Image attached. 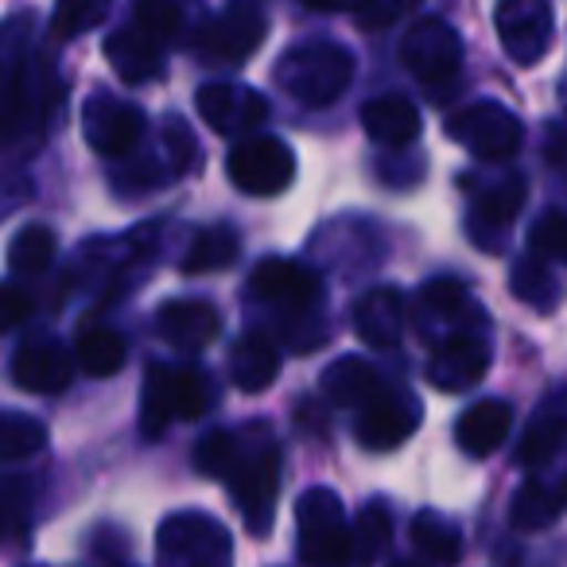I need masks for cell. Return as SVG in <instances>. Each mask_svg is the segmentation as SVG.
<instances>
[{
    "instance_id": "1",
    "label": "cell",
    "mask_w": 567,
    "mask_h": 567,
    "mask_svg": "<svg viewBox=\"0 0 567 567\" xmlns=\"http://www.w3.org/2000/svg\"><path fill=\"white\" fill-rule=\"evenodd\" d=\"M195 466L206 478H218L234 489L252 536L272 528L276 494H280V447L265 424L249 427H214L198 440Z\"/></svg>"
},
{
    "instance_id": "2",
    "label": "cell",
    "mask_w": 567,
    "mask_h": 567,
    "mask_svg": "<svg viewBox=\"0 0 567 567\" xmlns=\"http://www.w3.org/2000/svg\"><path fill=\"white\" fill-rule=\"evenodd\" d=\"M276 82L308 110H327L354 82V55L331 40L296 43L276 63Z\"/></svg>"
},
{
    "instance_id": "3",
    "label": "cell",
    "mask_w": 567,
    "mask_h": 567,
    "mask_svg": "<svg viewBox=\"0 0 567 567\" xmlns=\"http://www.w3.org/2000/svg\"><path fill=\"white\" fill-rule=\"evenodd\" d=\"M156 556L175 567H221L234 559V540L210 513L183 509L159 520Z\"/></svg>"
},
{
    "instance_id": "4",
    "label": "cell",
    "mask_w": 567,
    "mask_h": 567,
    "mask_svg": "<svg viewBox=\"0 0 567 567\" xmlns=\"http://www.w3.org/2000/svg\"><path fill=\"white\" fill-rule=\"evenodd\" d=\"M296 533H300L303 564H347L350 559V520L334 489H303L296 502Z\"/></svg>"
},
{
    "instance_id": "5",
    "label": "cell",
    "mask_w": 567,
    "mask_h": 567,
    "mask_svg": "<svg viewBox=\"0 0 567 567\" xmlns=\"http://www.w3.org/2000/svg\"><path fill=\"white\" fill-rule=\"evenodd\" d=\"M226 172L237 190L257 198H272L296 179V156L280 136L245 133L234 144V152H229Z\"/></svg>"
},
{
    "instance_id": "6",
    "label": "cell",
    "mask_w": 567,
    "mask_h": 567,
    "mask_svg": "<svg viewBox=\"0 0 567 567\" xmlns=\"http://www.w3.org/2000/svg\"><path fill=\"white\" fill-rule=\"evenodd\" d=\"M447 133H451V141L463 144L471 156L486 159V164L513 159L520 152V141H525L520 117L497 102H474V105H466V110L451 113Z\"/></svg>"
},
{
    "instance_id": "7",
    "label": "cell",
    "mask_w": 567,
    "mask_h": 567,
    "mask_svg": "<svg viewBox=\"0 0 567 567\" xmlns=\"http://www.w3.org/2000/svg\"><path fill=\"white\" fill-rule=\"evenodd\" d=\"M249 292L265 308L292 319H303L308 311L323 308V280L308 265H300V260H284V257L260 260L249 276Z\"/></svg>"
},
{
    "instance_id": "8",
    "label": "cell",
    "mask_w": 567,
    "mask_h": 567,
    "mask_svg": "<svg viewBox=\"0 0 567 567\" xmlns=\"http://www.w3.org/2000/svg\"><path fill=\"white\" fill-rule=\"evenodd\" d=\"M494 28L505 55L520 66H533L551 51L556 12H551V0H502L494 12Z\"/></svg>"
},
{
    "instance_id": "9",
    "label": "cell",
    "mask_w": 567,
    "mask_h": 567,
    "mask_svg": "<svg viewBox=\"0 0 567 567\" xmlns=\"http://www.w3.org/2000/svg\"><path fill=\"white\" fill-rule=\"evenodd\" d=\"M144 128H148V117H144L141 105L121 102L117 94H90V102L82 105V133H86V144L97 152V156L121 159L144 141Z\"/></svg>"
},
{
    "instance_id": "10",
    "label": "cell",
    "mask_w": 567,
    "mask_h": 567,
    "mask_svg": "<svg viewBox=\"0 0 567 567\" xmlns=\"http://www.w3.org/2000/svg\"><path fill=\"white\" fill-rule=\"evenodd\" d=\"M401 63L404 71L416 74L424 86H443V82L458 79L463 66V40L447 20H420L412 24V32L401 40Z\"/></svg>"
},
{
    "instance_id": "11",
    "label": "cell",
    "mask_w": 567,
    "mask_h": 567,
    "mask_svg": "<svg viewBox=\"0 0 567 567\" xmlns=\"http://www.w3.org/2000/svg\"><path fill=\"white\" fill-rule=\"evenodd\" d=\"M268 35V17L249 4V0H234L226 12L210 20L198 35V51H203L210 63L241 66L257 55V48Z\"/></svg>"
},
{
    "instance_id": "12",
    "label": "cell",
    "mask_w": 567,
    "mask_h": 567,
    "mask_svg": "<svg viewBox=\"0 0 567 567\" xmlns=\"http://www.w3.org/2000/svg\"><path fill=\"white\" fill-rule=\"evenodd\" d=\"M195 110L218 136L257 133L268 121V102L252 86L241 82H206L195 94Z\"/></svg>"
},
{
    "instance_id": "13",
    "label": "cell",
    "mask_w": 567,
    "mask_h": 567,
    "mask_svg": "<svg viewBox=\"0 0 567 567\" xmlns=\"http://www.w3.org/2000/svg\"><path fill=\"white\" fill-rule=\"evenodd\" d=\"M489 342L474 331H455L443 342H435L432 358H427V381L443 393H466V389L482 385L489 373Z\"/></svg>"
},
{
    "instance_id": "14",
    "label": "cell",
    "mask_w": 567,
    "mask_h": 567,
    "mask_svg": "<svg viewBox=\"0 0 567 567\" xmlns=\"http://www.w3.org/2000/svg\"><path fill=\"white\" fill-rule=\"evenodd\" d=\"M420 427V401L404 389H381L362 404L358 416V443L365 451H393Z\"/></svg>"
},
{
    "instance_id": "15",
    "label": "cell",
    "mask_w": 567,
    "mask_h": 567,
    "mask_svg": "<svg viewBox=\"0 0 567 567\" xmlns=\"http://www.w3.org/2000/svg\"><path fill=\"white\" fill-rule=\"evenodd\" d=\"M12 381H17L24 393H63L74 381V358L66 350V342H59L55 334H40V339H28L24 347L12 358Z\"/></svg>"
},
{
    "instance_id": "16",
    "label": "cell",
    "mask_w": 567,
    "mask_h": 567,
    "mask_svg": "<svg viewBox=\"0 0 567 567\" xmlns=\"http://www.w3.org/2000/svg\"><path fill=\"white\" fill-rule=\"evenodd\" d=\"M525 195L528 187L520 175H502L478 190V203L471 210V237L482 249H502V237L509 234V221L525 206Z\"/></svg>"
},
{
    "instance_id": "17",
    "label": "cell",
    "mask_w": 567,
    "mask_h": 567,
    "mask_svg": "<svg viewBox=\"0 0 567 567\" xmlns=\"http://www.w3.org/2000/svg\"><path fill=\"white\" fill-rule=\"evenodd\" d=\"M156 331L172 350L195 354V350H206L218 339V308L206 300H167L156 311Z\"/></svg>"
},
{
    "instance_id": "18",
    "label": "cell",
    "mask_w": 567,
    "mask_h": 567,
    "mask_svg": "<svg viewBox=\"0 0 567 567\" xmlns=\"http://www.w3.org/2000/svg\"><path fill=\"white\" fill-rule=\"evenodd\" d=\"M404 319H409V308H404V296L389 284L381 288H370L365 296H358L354 303V331L365 347L373 350H393L404 334Z\"/></svg>"
},
{
    "instance_id": "19",
    "label": "cell",
    "mask_w": 567,
    "mask_h": 567,
    "mask_svg": "<svg viewBox=\"0 0 567 567\" xmlns=\"http://www.w3.org/2000/svg\"><path fill=\"white\" fill-rule=\"evenodd\" d=\"M509 427H513V404L497 401V396H486V401H474L471 409L458 416L455 443H458L463 455L486 458L502 447L505 435H509Z\"/></svg>"
},
{
    "instance_id": "20",
    "label": "cell",
    "mask_w": 567,
    "mask_h": 567,
    "mask_svg": "<svg viewBox=\"0 0 567 567\" xmlns=\"http://www.w3.org/2000/svg\"><path fill=\"white\" fill-rule=\"evenodd\" d=\"M105 59L117 71V79L128 82V86H144V82H156L164 74V48L144 32H136V28L113 32L105 40Z\"/></svg>"
},
{
    "instance_id": "21",
    "label": "cell",
    "mask_w": 567,
    "mask_h": 567,
    "mask_svg": "<svg viewBox=\"0 0 567 567\" xmlns=\"http://www.w3.org/2000/svg\"><path fill=\"white\" fill-rule=\"evenodd\" d=\"M362 128L385 148H404L420 136V110L404 94H381L362 105Z\"/></svg>"
},
{
    "instance_id": "22",
    "label": "cell",
    "mask_w": 567,
    "mask_h": 567,
    "mask_svg": "<svg viewBox=\"0 0 567 567\" xmlns=\"http://www.w3.org/2000/svg\"><path fill=\"white\" fill-rule=\"evenodd\" d=\"M229 378L241 393H265L280 378V350L268 334H241L229 354Z\"/></svg>"
},
{
    "instance_id": "23",
    "label": "cell",
    "mask_w": 567,
    "mask_h": 567,
    "mask_svg": "<svg viewBox=\"0 0 567 567\" xmlns=\"http://www.w3.org/2000/svg\"><path fill=\"white\" fill-rule=\"evenodd\" d=\"M471 300H466V284L458 276H435V280L424 284V292L416 300V316H420V331L424 334H435L447 327V334L463 331L458 319L466 316ZM443 334V339H447Z\"/></svg>"
},
{
    "instance_id": "24",
    "label": "cell",
    "mask_w": 567,
    "mask_h": 567,
    "mask_svg": "<svg viewBox=\"0 0 567 567\" xmlns=\"http://www.w3.org/2000/svg\"><path fill=\"white\" fill-rule=\"evenodd\" d=\"M381 389H385V378H381L365 358H339V362H331L323 373L327 401L339 404V409H362Z\"/></svg>"
},
{
    "instance_id": "25",
    "label": "cell",
    "mask_w": 567,
    "mask_h": 567,
    "mask_svg": "<svg viewBox=\"0 0 567 567\" xmlns=\"http://www.w3.org/2000/svg\"><path fill=\"white\" fill-rule=\"evenodd\" d=\"M559 513H564V482L528 478L517 489V497H513L509 520L520 533H533V528H548Z\"/></svg>"
},
{
    "instance_id": "26",
    "label": "cell",
    "mask_w": 567,
    "mask_h": 567,
    "mask_svg": "<svg viewBox=\"0 0 567 567\" xmlns=\"http://www.w3.org/2000/svg\"><path fill=\"white\" fill-rule=\"evenodd\" d=\"M509 288L525 308H536V311L559 308V276H556V268H551V260L536 257V252L513 260Z\"/></svg>"
},
{
    "instance_id": "27",
    "label": "cell",
    "mask_w": 567,
    "mask_h": 567,
    "mask_svg": "<svg viewBox=\"0 0 567 567\" xmlns=\"http://www.w3.org/2000/svg\"><path fill=\"white\" fill-rule=\"evenodd\" d=\"M241 257V237L234 226H206L195 234L187 257H183V272L203 276V272H221Z\"/></svg>"
},
{
    "instance_id": "28",
    "label": "cell",
    "mask_w": 567,
    "mask_h": 567,
    "mask_svg": "<svg viewBox=\"0 0 567 567\" xmlns=\"http://www.w3.org/2000/svg\"><path fill=\"white\" fill-rule=\"evenodd\" d=\"M412 548L432 564H455L463 556V533L451 517L435 509H420L412 517Z\"/></svg>"
},
{
    "instance_id": "29",
    "label": "cell",
    "mask_w": 567,
    "mask_h": 567,
    "mask_svg": "<svg viewBox=\"0 0 567 567\" xmlns=\"http://www.w3.org/2000/svg\"><path fill=\"white\" fill-rule=\"evenodd\" d=\"M128 347L117 331L110 327H86L74 342V362L90 373V378H113V373L125 370Z\"/></svg>"
},
{
    "instance_id": "30",
    "label": "cell",
    "mask_w": 567,
    "mask_h": 567,
    "mask_svg": "<svg viewBox=\"0 0 567 567\" xmlns=\"http://www.w3.org/2000/svg\"><path fill=\"white\" fill-rule=\"evenodd\" d=\"M559 447H564V409H559V401L551 396L548 409L528 424L525 440H520V447H517V463L528 466V471H540V466H548L551 458L559 455Z\"/></svg>"
},
{
    "instance_id": "31",
    "label": "cell",
    "mask_w": 567,
    "mask_h": 567,
    "mask_svg": "<svg viewBox=\"0 0 567 567\" xmlns=\"http://www.w3.org/2000/svg\"><path fill=\"white\" fill-rule=\"evenodd\" d=\"M172 424H175L172 365L152 362L148 370H144V389H141V432L148 435V440H159Z\"/></svg>"
},
{
    "instance_id": "32",
    "label": "cell",
    "mask_w": 567,
    "mask_h": 567,
    "mask_svg": "<svg viewBox=\"0 0 567 567\" xmlns=\"http://www.w3.org/2000/svg\"><path fill=\"white\" fill-rule=\"evenodd\" d=\"M389 540H393V517L381 502H370L358 509L354 525H350V559H381L389 551Z\"/></svg>"
},
{
    "instance_id": "33",
    "label": "cell",
    "mask_w": 567,
    "mask_h": 567,
    "mask_svg": "<svg viewBox=\"0 0 567 567\" xmlns=\"http://www.w3.org/2000/svg\"><path fill=\"white\" fill-rule=\"evenodd\" d=\"M59 257V237L48 226H24L9 241V268L20 276H40Z\"/></svg>"
},
{
    "instance_id": "34",
    "label": "cell",
    "mask_w": 567,
    "mask_h": 567,
    "mask_svg": "<svg viewBox=\"0 0 567 567\" xmlns=\"http://www.w3.org/2000/svg\"><path fill=\"white\" fill-rule=\"evenodd\" d=\"M48 443V427L24 412H0V458L4 463H24L40 455Z\"/></svg>"
},
{
    "instance_id": "35",
    "label": "cell",
    "mask_w": 567,
    "mask_h": 567,
    "mask_svg": "<svg viewBox=\"0 0 567 567\" xmlns=\"http://www.w3.org/2000/svg\"><path fill=\"white\" fill-rule=\"evenodd\" d=\"M214 401V389L206 370L198 365H172V404L175 420H198Z\"/></svg>"
},
{
    "instance_id": "36",
    "label": "cell",
    "mask_w": 567,
    "mask_h": 567,
    "mask_svg": "<svg viewBox=\"0 0 567 567\" xmlns=\"http://www.w3.org/2000/svg\"><path fill=\"white\" fill-rule=\"evenodd\" d=\"M133 28L156 40L159 48H167L183 32V0H136Z\"/></svg>"
},
{
    "instance_id": "37",
    "label": "cell",
    "mask_w": 567,
    "mask_h": 567,
    "mask_svg": "<svg viewBox=\"0 0 567 567\" xmlns=\"http://www.w3.org/2000/svg\"><path fill=\"white\" fill-rule=\"evenodd\" d=\"M113 0H55V17H51V35L55 40H74V35L94 32L105 20Z\"/></svg>"
},
{
    "instance_id": "38",
    "label": "cell",
    "mask_w": 567,
    "mask_h": 567,
    "mask_svg": "<svg viewBox=\"0 0 567 567\" xmlns=\"http://www.w3.org/2000/svg\"><path fill=\"white\" fill-rule=\"evenodd\" d=\"M28 520H32V486L24 478L0 482V540L9 536H24Z\"/></svg>"
},
{
    "instance_id": "39",
    "label": "cell",
    "mask_w": 567,
    "mask_h": 567,
    "mask_svg": "<svg viewBox=\"0 0 567 567\" xmlns=\"http://www.w3.org/2000/svg\"><path fill=\"white\" fill-rule=\"evenodd\" d=\"M567 226H564V214L551 206V210H544L540 218H536V226L528 229V252H536V257H544V260H564V252H567Z\"/></svg>"
},
{
    "instance_id": "40",
    "label": "cell",
    "mask_w": 567,
    "mask_h": 567,
    "mask_svg": "<svg viewBox=\"0 0 567 567\" xmlns=\"http://www.w3.org/2000/svg\"><path fill=\"white\" fill-rule=\"evenodd\" d=\"M28 20H12L9 28H0V97H4V90L12 86V79H17V71L24 66L28 59Z\"/></svg>"
},
{
    "instance_id": "41",
    "label": "cell",
    "mask_w": 567,
    "mask_h": 567,
    "mask_svg": "<svg viewBox=\"0 0 567 567\" xmlns=\"http://www.w3.org/2000/svg\"><path fill=\"white\" fill-rule=\"evenodd\" d=\"M28 316H32V296L12 280L0 284V334L17 331Z\"/></svg>"
},
{
    "instance_id": "42",
    "label": "cell",
    "mask_w": 567,
    "mask_h": 567,
    "mask_svg": "<svg viewBox=\"0 0 567 567\" xmlns=\"http://www.w3.org/2000/svg\"><path fill=\"white\" fill-rule=\"evenodd\" d=\"M404 9H409V0H354L358 28H365V32H381V28H389Z\"/></svg>"
},
{
    "instance_id": "43",
    "label": "cell",
    "mask_w": 567,
    "mask_h": 567,
    "mask_svg": "<svg viewBox=\"0 0 567 567\" xmlns=\"http://www.w3.org/2000/svg\"><path fill=\"white\" fill-rule=\"evenodd\" d=\"M28 195H32L28 179H20V175H0V221L9 218L12 210H20V206L28 203Z\"/></svg>"
},
{
    "instance_id": "44",
    "label": "cell",
    "mask_w": 567,
    "mask_h": 567,
    "mask_svg": "<svg viewBox=\"0 0 567 567\" xmlns=\"http://www.w3.org/2000/svg\"><path fill=\"white\" fill-rule=\"evenodd\" d=\"M548 133H551L548 136V164L559 167V164H564V156H559V136H564V133H559V125H551Z\"/></svg>"
},
{
    "instance_id": "45",
    "label": "cell",
    "mask_w": 567,
    "mask_h": 567,
    "mask_svg": "<svg viewBox=\"0 0 567 567\" xmlns=\"http://www.w3.org/2000/svg\"><path fill=\"white\" fill-rule=\"evenodd\" d=\"M311 9L319 12H342V9H354V0H308Z\"/></svg>"
}]
</instances>
